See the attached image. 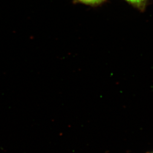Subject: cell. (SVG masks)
Returning a JSON list of instances; mask_svg holds the SVG:
<instances>
[{
	"label": "cell",
	"mask_w": 153,
	"mask_h": 153,
	"mask_svg": "<svg viewBox=\"0 0 153 153\" xmlns=\"http://www.w3.org/2000/svg\"><path fill=\"white\" fill-rule=\"evenodd\" d=\"M128 3L132 4L140 10H143L146 6L147 0H126Z\"/></svg>",
	"instance_id": "6da1fadb"
},
{
	"label": "cell",
	"mask_w": 153,
	"mask_h": 153,
	"mask_svg": "<svg viewBox=\"0 0 153 153\" xmlns=\"http://www.w3.org/2000/svg\"><path fill=\"white\" fill-rule=\"evenodd\" d=\"M79 3L88 5H97L102 3L105 0H76Z\"/></svg>",
	"instance_id": "7a4b0ae2"
},
{
	"label": "cell",
	"mask_w": 153,
	"mask_h": 153,
	"mask_svg": "<svg viewBox=\"0 0 153 153\" xmlns=\"http://www.w3.org/2000/svg\"></svg>",
	"instance_id": "3957f363"
}]
</instances>
